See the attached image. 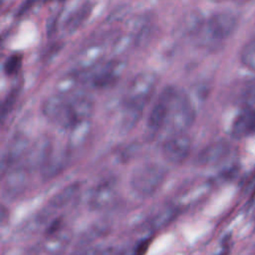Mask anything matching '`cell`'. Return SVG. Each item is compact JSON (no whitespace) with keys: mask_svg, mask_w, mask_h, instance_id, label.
<instances>
[{"mask_svg":"<svg viewBox=\"0 0 255 255\" xmlns=\"http://www.w3.org/2000/svg\"><path fill=\"white\" fill-rule=\"evenodd\" d=\"M156 84L157 77L151 72L139 73L128 83L123 98L122 127L124 129L129 130L139 121Z\"/></svg>","mask_w":255,"mask_h":255,"instance_id":"1","label":"cell"},{"mask_svg":"<svg viewBox=\"0 0 255 255\" xmlns=\"http://www.w3.org/2000/svg\"><path fill=\"white\" fill-rule=\"evenodd\" d=\"M238 18L231 12H217L206 19L198 20L191 28V34L198 45L215 47L227 40L236 30Z\"/></svg>","mask_w":255,"mask_h":255,"instance_id":"2","label":"cell"},{"mask_svg":"<svg viewBox=\"0 0 255 255\" xmlns=\"http://www.w3.org/2000/svg\"><path fill=\"white\" fill-rule=\"evenodd\" d=\"M166 174V168L158 163H143L136 167L131 174V189L140 197L152 196L164 182Z\"/></svg>","mask_w":255,"mask_h":255,"instance_id":"3","label":"cell"},{"mask_svg":"<svg viewBox=\"0 0 255 255\" xmlns=\"http://www.w3.org/2000/svg\"><path fill=\"white\" fill-rule=\"evenodd\" d=\"M195 120V110L190 98L183 91L175 90L172 97L165 128L170 134L186 132Z\"/></svg>","mask_w":255,"mask_h":255,"instance_id":"4","label":"cell"},{"mask_svg":"<svg viewBox=\"0 0 255 255\" xmlns=\"http://www.w3.org/2000/svg\"><path fill=\"white\" fill-rule=\"evenodd\" d=\"M42 113L49 122L62 128L71 130L75 127L70 94L58 93L47 98L42 105Z\"/></svg>","mask_w":255,"mask_h":255,"instance_id":"5","label":"cell"},{"mask_svg":"<svg viewBox=\"0 0 255 255\" xmlns=\"http://www.w3.org/2000/svg\"><path fill=\"white\" fill-rule=\"evenodd\" d=\"M124 69L123 62L112 60L80 71L77 76L81 84H88L94 88L102 89L113 85L120 77Z\"/></svg>","mask_w":255,"mask_h":255,"instance_id":"6","label":"cell"},{"mask_svg":"<svg viewBox=\"0 0 255 255\" xmlns=\"http://www.w3.org/2000/svg\"><path fill=\"white\" fill-rule=\"evenodd\" d=\"M175 90L176 88L174 87H165L154 103L146 122V135L149 138H154L165 128L170 103Z\"/></svg>","mask_w":255,"mask_h":255,"instance_id":"7","label":"cell"},{"mask_svg":"<svg viewBox=\"0 0 255 255\" xmlns=\"http://www.w3.org/2000/svg\"><path fill=\"white\" fill-rule=\"evenodd\" d=\"M191 150V139L186 132L170 134L162 144L163 157L173 164H180L187 159Z\"/></svg>","mask_w":255,"mask_h":255,"instance_id":"8","label":"cell"},{"mask_svg":"<svg viewBox=\"0 0 255 255\" xmlns=\"http://www.w3.org/2000/svg\"><path fill=\"white\" fill-rule=\"evenodd\" d=\"M119 191L114 179H107L97 184L90 193L88 204L92 210L101 211L111 207L118 199Z\"/></svg>","mask_w":255,"mask_h":255,"instance_id":"9","label":"cell"},{"mask_svg":"<svg viewBox=\"0 0 255 255\" xmlns=\"http://www.w3.org/2000/svg\"><path fill=\"white\" fill-rule=\"evenodd\" d=\"M31 145L28 137L23 133H15L7 144L2 156V171H9L15 165L23 161L29 147Z\"/></svg>","mask_w":255,"mask_h":255,"instance_id":"10","label":"cell"},{"mask_svg":"<svg viewBox=\"0 0 255 255\" xmlns=\"http://www.w3.org/2000/svg\"><path fill=\"white\" fill-rule=\"evenodd\" d=\"M52 154L53 147L51 140L47 136L40 137L31 143L22 165L29 170L43 168Z\"/></svg>","mask_w":255,"mask_h":255,"instance_id":"11","label":"cell"},{"mask_svg":"<svg viewBox=\"0 0 255 255\" xmlns=\"http://www.w3.org/2000/svg\"><path fill=\"white\" fill-rule=\"evenodd\" d=\"M230 151V145L224 140L209 143L203 147L196 155L194 162L197 165H213L223 160Z\"/></svg>","mask_w":255,"mask_h":255,"instance_id":"12","label":"cell"},{"mask_svg":"<svg viewBox=\"0 0 255 255\" xmlns=\"http://www.w3.org/2000/svg\"><path fill=\"white\" fill-rule=\"evenodd\" d=\"M9 171L4 184V192L7 197H15L26 187L29 169L21 164Z\"/></svg>","mask_w":255,"mask_h":255,"instance_id":"13","label":"cell"},{"mask_svg":"<svg viewBox=\"0 0 255 255\" xmlns=\"http://www.w3.org/2000/svg\"><path fill=\"white\" fill-rule=\"evenodd\" d=\"M232 135L236 137L248 136L255 133V109L248 108L242 111L232 125Z\"/></svg>","mask_w":255,"mask_h":255,"instance_id":"14","label":"cell"},{"mask_svg":"<svg viewBox=\"0 0 255 255\" xmlns=\"http://www.w3.org/2000/svg\"><path fill=\"white\" fill-rule=\"evenodd\" d=\"M179 209L174 205H167L158 210L148 221V228L156 231L170 224L177 216Z\"/></svg>","mask_w":255,"mask_h":255,"instance_id":"15","label":"cell"},{"mask_svg":"<svg viewBox=\"0 0 255 255\" xmlns=\"http://www.w3.org/2000/svg\"><path fill=\"white\" fill-rule=\"evenodd\" d=\"M80 184L72 183L59 190L50 200L48 206L50 209H59L69 205L80 192Z\"/></svg>","mask_w":255,"mask_h":255,"instance_id":"16","label":"cell"},{"mask_svg":"<svg viewBox=\"0 0 255 255\" xmlns=\"http://www.w3.org/2000/svg\"><path fill=\"white\" fill-rule=\"evenodd\" d=\"M240 62L246 69L255 72V38L246 43L242 48Z\"/></svg>","mask_w":255,"mask_h":255,"instance_id":"17","label":"cell"},{"mask_svg":"<svg viewBox=\"0 0 255 255\" xmlns=\"http://www.w3.org/2000/svg\"><path fill=\"white\" fill-rule=\"evenodd\" d=\"M89 10H90V7L88 5L83 6L78 12H76L73 16H71L68 19V21H67V28L69 30L76 29L85 20V18L88 16Z\"/></svg>","mask_w":255,"mask_h":255,"instance_id":"18","label":"cell"},{"mask_svg":"<svg viewBox=\"0 0 255 255\" xmlns=\"http://www.w3.org/2000/svg\"><path fill=\"white\" fill-rule=\"evenodd\" d=\"M21 64H22V58L18 55H12L6 60L4 64V72L8 76L14 75L20 69Z\"/></svg>","mask_w":255,"mask_h":255,"instance_id":"19","label":"cell"},{"mask_svg":"<svg viewBox=\"0 0 255 255\" xmlns=\"http://www.w3.org/2000/svg\"><path fill=\"white\" fill-rule=\"evenodd\" d=\"M116 251L112 247L103 248H90L88 250L77 253L76 255H116Z\"/></svg>","mask_w":255,"mask_h":255,"instance_id":"20","label":"cell"},{"mask_svg":"<svg viewBox=\"0 0 255 255\" xmlns=\"http://www.w3.org/2000/svg\"><path fill=\"white\" fill-rule=\"evenodd\" d=\"M107 227L105 225H101L98 227H92L87 233L83 236V242H88L90 240H94L95 238L97 239L98 237H101L103 233H105V229Z\"/></svg>","mask_w":255,"mask_h":255,"instance_id":"21","label":"cell"},{"mask_svg":"<svg viewBox=\"0 0 255 255\" xmlns=\"http://www.w3.org/2000/svg\"><path fill=\"white\" fill-rule=\"evenodd\" d=\"M148 244H149V240H143L141 241L137 246L136 248L134 249V255H143L145 250L147 249L148 247Z\"/></svg>","mask_w":255,"mask_h":255,"instance_id":"22","label":"cell"},{"mask_svg":"<svg viewBox=\"0 0 255 255\" xmlns=\"http://www.w3.org/2000/svg\"><path fill=\"white\" fill-rule=\"evenodd\" d=\"M215 2H224V1H227V0H213Z\"/></svg>","mask_w":255,"mask_h":255,"instance_id":"23","label":"cell"},{"mask_svg":"<svg viewBox=\"0 0 255 255\" xmlns=\"http://www.w3.org/2000/svg\"><path fill=\"white\" fill-rule=\"evenodd\" d=\"M234 1H237V2H245V1H248V0H234Z\"/></svg>","mask_w":255,"mask_h":255,"instance_id":"24","label":"cell"},{"mask_svg":"<svg viewBox=\"0 0 255 255\" xmlns=\"http://www.w3.org/2000/svg\"><path fill=\"white\" fill-rule=\"evenodd\" d=\"M252 196L254 197L255 196V188H254V190H253V193H252Z\"/></svg>","mask_w":255,"mask_h":255,"instance_id":"25","label":"cell"},{"mask_svg":"<svg viewBox=\"0 0 255 255\" xmlns=\"http://www.w3.org/2000/svg\"><path fill=\"white\" fill-rule=\"evenodd\" d=\"M220 255H225V252H224V253H222V254H220Z\"/></svg>","mask_w":255,"mask_h":255,"instance_id":"26","label":"cell"}]
</instances>
